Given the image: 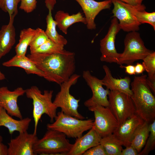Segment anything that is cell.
<instances>
[{"label":"cell","instance_id":"6da1fadb","mask_svg":"<svg viewBox=\"0 0 155 155\" xmlns=\"http://www.w3.org/2000/svg\"><path fill=\"white\" fill-rule=\"evenodd\" d=\"M27 56L44 73L45 79L60 85L68 81L75 70V54L65 49L53 53H30Z\"/></svg>","mask_w":155,"mask_h":155},{"label":"cell","instance_id":"7a4b0ae2","mask_svg":"<svg viewBox=\"0 0 155 155\" xmlns=\"http://www.w3.org/2000/svg\"><path fill=\"white\" fill-rule=\"evenodd\" d=\"M146 75L135 76L131 83V96L135 114L150 124L155 118V98L147 83Z\"/></svg>","mask_w":155,"mask_h":155},{"label":"cell","instance_id":"3957f363","mask_svg":"<svg viewBox=\"0 0 155 155\" xmlns=\"http://www.w3.org/2000/svg\"><path fill=\"white\" fill-rule=\"evenodd\" d=\"M53 91V90H44L42 93L38 88L33 86L26 90V97L33 101V117L34 125L33 134L36 135L37 126L42 116L47 115L53 122L57 115V108L52 101Z\"/></svg>","mask_w":155,"mask_h":155},{"label":"cell","instance_id":"277c9868","mask_svg":"<svg viewBox=\"0 0 155 155\" xmlns=\"http://www.w3.org/2000/svg\"><path fill=\"white\" fill-rule=\"evenodd\" d=\"M43 136L38 139L33 146L35 155H66L72 144L66 136L57 131L47 129Z\"/></svg>","mask_w":155,"mask_h":155},{"label":"cell","instance_id":"5b68a950","mask_svg":"<svg viewBox=\"0 0 155 155\" xmlns=\"http://www.w3.org/2000/svg\"><path fill=\"white\" fill-rule=\"evenodd\" d=\"M55 121L46 125L47 129H52L61 132L69 138H78L85 131L93 126L94 120L78 119L64 113L62 111L58 112Z\"/></svg>","mask_w":155,"mask_h":155},{"label":"cell","instance_id":"8992f818","mask_svg":"<svg viewBox=\"0 0 155 155\" xmlns=\"http://www.w3.org/2000/svg\"><path fill=\"white\" fill-rule=\"evenodd\" d=\"M124 49L120 53L117 63L132 64L137 61L142 60L153 51L147 48L144 42L137 31H132L127 34L124 40Z\"/></svg>","mask_w":155,"mask_h":155},{"label":"cell","instance_id":"52a82bcc","mask_svg":"<svg viewBox=\"0 0 155 155\" xmlns=\"http://www.w3.org/2000/svg\"><path fill=\"white\" fill-rule=\"evenodd\" d=\"M80 77L79 75L74 74L68 81L61 84L60 91L56 94L53 102L57 108H60L64 113L84 119L85 117L78 111L80 100L76 99L70 93L71 87L77 83Z\"/></svg>","mask_w":155,"mask_h":155},{"label":"cell","instance_id":"ba28073f","mask_svg":"<svg viewBox=\"0 0 155 155\" xmlns=\"http://www.w3.org/2000/svg\"><path fill=\"white\" fill-rule=\"evenodd\" d=\"M87 107L94 113L93 127L101 137L113 134L119 125L109 107L93 103Z\"/></svg>","mask_w":155,"mask_h":155},{"label":"cell","instance_id":"9c48e42d","mask_svg":"<svg viewBox=\"0 0 155 155\" xmlns=\"http://www.w3.org/2000/svg\"><path fill=\"white\" fill-rule=\"evenodd\" d=\"M108 96L109 107L119 124L135 114V106L130 96L118 91L109 90Z\"/></svg>","mask_w":155,"mask_h":155},{"label":"cell","instance_id":"30bf717a","mask_svg":"<svg viewBox=\"0 0 155 155\" xmlns=\"http://www.w3.org/2000/svg\"><path fill=\"white\" fill-rule=\"evenodd\" d=\"M120 30L118 20L113 17L107 34L100 40L101 61L109 63H117L120 53H117L116 49L115 40L116 36Z\"/></svg>","mask_w":155,"mask_h":155},{"label":"cell","instance_id":"8fae6325","mask_svg":"<svg viewBox=\"0 0 155 155\" xmlns=\"http://www.w3.org/2000/svg\"><path fill=\"white\" fill-rule=\"evenodd\" d=\"M82 76L92 93V97L84 102V105L87 107L92 104L96 103L105 107H109L108 96L110 90L103 88L102 80L92 75L88 70L84 71Z\"/></svg>","mask_w":155,"mask_h":155},{"label":"cell","instance_id":"7c38bea8","mask_svg":"<svg viewBox=\"0 0 155 155\" xmlns=\"http://www.w3.org/2000/svg\"><path fill=\"white\" fill-rule=\"evenodd\" d=\"M38 139L36 135L27 131L19 133L7 143L8 155H35L33 146Z\"/></svg>","mask_w":155,"mask_h":155},{"label":"cell","instance_id":"4fadbf2b","mask_svg":"<svg viewBox=\"0 0 155 155\" xmlns=\"http://www.w3.org/2000/svg\"><path fill=\"white\" fill-rule=\"evenodd\" d=\"M25 92L26 90L21 87H18L13 91L10 90L6 86L0 87V106L11 116L20 119H23L18 104V99Z\"/></svg>","mask_w":155,"mask_h":155},{"label":"cell","instance_id":"5bb4252c","mask_svg":"<svg viewBox=\"0 0 155 155\" xmlns=\"http://www.w3.org/2000/svg\"><path fill=\"white\" fill-rule=\"evenodd\" d=\"M111 1L114 5L113 17L118 20L120 29L127 32L138 31L141 24L129 11L125 3L119 0Z\"/></svg>","mask_w":155,"mask_h":155},{"label":"cell","instance_id":"9a60e30c","mask_svg":"<svg viewBox=\"0 0 155 155\" xmlns=\"http://www.w3.org/2000/svg\"><path fill=\"white\" fill-rule=\"evenodd\" d=\"M80 5L85 14L87 28L94 30L96 28L94 20L102 10L109 9L112 3L111 0L97 1L94 0H75Z\"/></svg>","mask_w":155,"mask_h":155},{"label":"cell","instance_id":"2e32d148","mask_svg":"<svg viewBox=\"0 0 155 155\" xmlns=\"http://www.w3.org/2000/svg\"><path fill=\"white\" fill-rule=\"evenodd\" d=\"M144 122L142 119L135 114L119 124L113 134L122 146L125 147L130 146L136 130Z\"/></svg>","mask_w":155,"mask_h":155},{"label":"cell","instance_id":"e0dca14e","mask_svg":"<svg viewBox=\"0 0 155 155\" xmlns=\"http://www.w3.org/2000/svg\"><path fill=\"white\" fill-rule=\"evenodd\" d=\"M101 137L94 127L86 134L76 138L67 155H82L90 148L100 144Z\"/></svg>","mask_w":155,"mask_h":155},{"label":"cell","instance_id":"ac0fdd59","mask_svg":"<svg viewBox=\"0 0 155 155\" xmlns=\"http://www.w3.org/2000/svg\"><path fill=\"white\" fill-rule=\"evenodd\" d=\"M105 75L102 80L103 85L110 90L116 91L126 94L130 96L132 92L130 88L131 80L126 76L123 78L117 79L113 77L109 67L106 65L103 66Z\"/></svg>","mask_w":155,"mask_h":155},{"label":"cell","instance_id":"d6986e66","mask_svg":"<svg viewBox=\"0 0 155 155\" xmlns=\"http://www.w3.org/2000/svg\"><path fill=\"white\" fill-rule=\"evenodd\" d=\"M15 18H9L7 25L0 30V59L9 53L15 43L16 32L13 25Z\"/></svg>","mask_w":155,"mask_h":155},{"label":"cell","instance_id":"ffe728a7","mask_svg":"<svg viewBox=\"0 0 155 155\" xmlns=\"http://www.w3.org/2000/svg\"><path fill=\"white\" fill-rule=\"evenodd\" d=\"M31 120L29 117L18 120L15 119L0 106V127L7 128L10 134H12L16 131L19 133L27 131Z\"/></svg>","mask_w":155,"mask_h":155},{"label":"cell","instance_id":"44dd1931","mask_svg":"<svg viewBox=\"0 0 155 155\" xmlns=\"http://www.w3.org/2000/svg\"><path fill=\"white\" fill-rule=\"evenodd\" d=\"M45 3L49 11L46 18V28L45 32L50 39L57 43L65 46L67 44V40L57 32L56 28L57 23L52 16V11L56 3V0H45Z\"/></svg>","mask_w":155,"mask_h":155},{"label":"cell","instance_id":"7402d4cb","mask_svg":"<svg viewBox=\"0 0 155 155\" xmlns=\"http://www.w3.org/2000/svg\"><path fill=\"white\" fill-rule=\"evenodd\" d=\"M2 65L6 67H16L24 69L28 74H34L45 79L44 73L27 56L16 55Z\"/></svg>","mask_w":155,"mask_h":155},{"label":"cell","instance_id":"603a6c76","mask_svg":"<svg viewBox=\"0 0 155 155\" xmlns=\"http://www.w3.org/2000/svg\"><path fill=\"white\" fill-rule=\"evenodd\" d=\"M55 20L57 23V26L64 34H67L68 28L73 24L82 22L86 24L85 17L80 12L70 15L62 10L58 11L55 16Z\"/></svg>","mask_w":155,"mask_h":155},{"label":"cell","instance_id":"cb8c5ba5","mask_svg":"<svg viewBox=\"0 0 155 155\" xmlns=\"http://www.w3.org/2000/svg\"><path fill=\"white\" fill-rule=\"evenodd\" d=\"M129 11L135 18L140 24L148 23L150 24L155 30V12H148L145 11V5L135 6L125 3Z\"/></svg>","mask_w":155,"mask_h":155},{"label":"cell","instance_id":"d4e9b609","mask_svg":"<svg viewBox=\"0 0 155 155\" xmlns=\"http://www.w3.org/2000/svg\"><path fill=\"white\" fill-rule=\"evenodd\" d=\"M37 32V28L34 29L30 28L24 29L21 31L19 42L15 47L16 55L19 56L26 55L27 48Z\"/></svg>","mask_w":155,"mask_h":155},{"label":"cell","instance_id":"484cf974","mask_svg":"<svg viewBox=\"0 0 155 155\" xmlns=\"http://www.w3.org/2000/svg\"><path fill=\"white\" fill-rule=\"evenodd\" d=\"M150 124L144 121L137 128L133 135L130 145L139 153L142 149L149 137Z\"/></svg>","mask_w":155,"mask_h":155},{"label":"cell","instance_id":"4316f807","mask_svg":"<svg viewBox=\"0 0 155 155\" xmlns=\"http://www.w3.org/2000/svg\"><path fill=\"white\" fill-rule=\"evenodd\" d=\"M100 144L104 147L107 155H121L123 146L113 134L101 137Z\"/></svg>","mask_w":155,"mask_h":155},{"label":"cell","instance_id":"83f0119b","mask_svg":"<svg viewBox=\"0 0 155 155\" xmlns=\"http://www.w3.org/2000/svg\"><path fill=\"white\" fill-rule=\"evenodd\" d=\"M64 45L57 43L50 39L36 49L32 53H53L64 49Z\"/></svg>","mask_w":155,"mask_h":155},{"label":"cell","instance_id":"f1b7e54d","mask_svg":"<svg viewBox=\"0 0 155 155\" xmlns=\"http://www.w3.org/2000/svg\"><path fill=\"white\" fill-rule=\"evenodd\" d=\"M150 133L144 146L139 155H147L155 147V120L150 124Z\"/></svg>","mask_w":155,"mask_h":155},{"label":"cell","instance_id":"f546056e","mask_svg":"<svg viewBox=\"0 0 155 155\" xmlns=\"http://www.w3.org/2000/svg\"><path fill=\"white\" fill-rule=\"evenodd\" d=\"M20 0H0V8L8 13L9 18H15L18 13V6Z\"/></svg>","mask_w":155,"mask_h":155},{"label":"cell","instance_id":"4dcf8cb0","mask_svg":"<svg viewBox=\"0 0 155 155\" xmlns=\"http://www.w3.org/2000/svg\"><path fill=\"white\" fill-rule=\"evenodd\" d=\"M37 29L36 34L29 46L30 53L49 39L44 31L39 28Z\"/></svg>","mask_w":155,"mask_h":155},{"label":"cell","instance_id":"1f68e13d","mask_svg":"<svg viewBox=\"0 0 155 155\" xmlns=\"http://www.w3.org/2000/svg\"><path fill=\"white\" fill-rule=\"evenodd\" d=\"M143 60L142 64L145 70L148 73V77L155 78V52L153 51L146 56Z\"/></svg>","mask_w":155,"mask_h":155},{"label":"cell","instance_id":"d6a6232c","mask_svg":"<svg viewBox=\"0 0 155 155\" xmlns=\"http://www.w3.org/2000/svg\"><path fill=\"white\" fill-rule=\"evenodd\" d=\"M19 8L27 13H30L36 8L37 0H20Z\"/></svg>","mask_w":155,"mask_h":155},{"label":"cell","instance_id":"836d02e7","mask_svg":"<svg viewBox=\"0 0 155 155\" xmlns=\"http://www.w3.org/2000/svg\"><path fill=\"white\" fill-rule=\"evenodd\" d=\"M83 155H107L103 146L99 144L86 151Z\"/></svg>","mask_w":155,"mask_h":155},{"label":"cell","instance_id":"e575fe53","mask_svg":"<svg viewBox=\"0 0 155 155\" xmlns=\"http://www.w3.org/2000/svg\"><path fill=\"white\" fill-rule=\"evenodd\" d=\"M125 147V149H123L121 155H139L137 150L131 146Z\"/></svg>","mask_w":155,"mask_h":155},{"label":"cell","instance_id":"d590c367","mask_svg":"<svg viewBox=\"0 0 155 155\" xmlns=\"http://www.w3.org/2000/svg\"><path fill=\"white\" fill-rule=\"evenodd\" d=\"M120 67L121 68H125L126 73L130 75H133L136 74L135 71V66L132 64L124 66L122 65H120Z\"/></svg>","mask_w":155,"mask_h":155},{"label":"cell","instance_id":"8d00e7d4","mask_svg":"<svg viewBox=\"0 0 155 155\" xmlns=\"http://www.w3.org/2000/svg\"><path fill=\"white\" fill-rule=\"evenodd\" d=\"M3 138L0 135V155H8L7 146L3 143Z\"/></svg>","mask_w":155,"mask_h":155},{"label":"cell","instance_id":"74e56055","mask_svg":"<svg viewBox=\"0 0 155 155\" xmlns=\"http://www.w3.org/2000/svg\"><path fill=\"white\" fill-rule=\"evenodd\" d=\"M146 80L148 86L151 91L155 93V78H149L147 76Z\"/></svg>","mask_w":155,"mask_h":155},{"label":"cell","instance_id":"f35d334b","mask_svg":"<svg viewBox=\"0 0 155 155\" xmlns=\"http://www.w3.org/2000/svg\"><path fill=\"white\" fill-rule=\"evenodd\" d=\"M125 3L137 6L142 4L144 0H119Z\"/></svg>","mask_w":155,"mask_h":155},{"label":"cell","instance_id":"ab89813d","mask_svg":"<svg viewBox=\"0 0 155 155\" xmlns=\"http://www.w3.org/2000/svg\"><path fill=\"white\" fill-rule=\"evenodd\" d=\"M135 73L140 74L142 73L144 71L145 69L142 64L137 63L135 66Z\"/></svg>","mask_w":155,"mask_h":155},{"label":"cell","instance_id":"60d3db41","mask_svg":"<svg viewBox=\"0 0 155 155\" xmlns=\"http://www.w3.org/2000/svg\"><path fill=\"white\" fill-rule=\"evenodd\" d=\"M5 77L4 74L0 70V81L5 80Z\"/></svg>","mask_w":155,"mask_h":155},{"label":"cell","instance_id":"b9f144b4","mask_svg":"<svg viewBox=\"0 0 155 155\" xmlns=\"http://www.w3.org/2000/svg\"></svg>","mask_w":155,"mask_h":155}]
</instances>
